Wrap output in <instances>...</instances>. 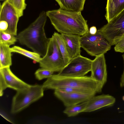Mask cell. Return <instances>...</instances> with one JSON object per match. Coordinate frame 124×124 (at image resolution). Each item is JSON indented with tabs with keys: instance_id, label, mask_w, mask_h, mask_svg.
Returning a JSON list of instances; mask_svg holds the SVG:
<instances>
[{
	"instance_id": "cell-12",
	"label": "cell",
	"mask_w": 124,
	"mask_h": 124,
	"mask_svg": "<svg viewBox=\"0 0 124 124\" xmlns=\"http://www.w3.org/2000/svg\"><path fill=\"white\" fill-rule=\"evenodd\" d=\"M91 71L90 76L104 86L107 79V65L104 54L96 56L92 60Z\"/></svg>"
},
{
	"instance_id": "cell-26",
	"label": "cell",
	"mask_w": 124,
	"mask_h": 124,
	"mask_svg": "<svg viewBox=\"0 0 124 124\" xmlns=\"http://www.w3.org/2000/svg\"><path fill=\"white\" fill-rule=\"evenodd\" d=\"M124 63V68L123 71L121 75L120 78V85L121 87H124V54L122 55Z\"/></svg>"
},
{
	"instance_id": "cell-8",
	"label": "cell",
	"mask_w": 124,
	"mask_h": 124,
	"mask_svg": "<svg viewBox=\"0 0 124 124\" xmlns=\"http://www.w3.org/2000/svg\"><path fill=\"white\" fill-rule=\"evenodd\" d=\"M19 17L14 8L7 0L0 6V31L17 35V25Z\"/></svg>"
},
{
	"instance_id": "cell-15",
	"label": "cell",
	"mask_w": 124,
	"mask_h": 124,
	"mask_svg": "<svg viewBox=\"0 0 124 124\" xmlns=\"http://www.w3.org/2000/svg\"><path fill=\"white\" fill-rule=\"evenodd\" d=\"M105 16L108 22L124 10V0H107Z\"/></svg>"
},
{
	"instance_id": "cell-9",
	"label": "cell",
	"mask_w": 124,
	"mask_h": 124,
	"mask_svg": "<svg viewBox=\"0 0 124 124\" xmlns=\"http://www.w3.org/2000/svg\"><path fill=\"white\" fill-rule=\"evenodd\" d=\"M92 60L81 55L72 59L57 74L64 77H80L91 71Z\"/></svg>"
},
{
	"instance_id": "cell-4",
	"label": "cell",
	"mask_w": 124,
	"mask_h": 124,
	"mask_svg": "<svg viewBox=\"0 0 124 124\" xmlns=\"http://www.w3.org/2000/svg\"><path fill=\"white\" fill-rule=\"evenodd\" d=\"M44 90L42 85H35L17 91L12 99L11 112L18 113L42 97Z\"/></svg>"
},
{
	"instance_id": "cell-19",
	"label": "cell",
	"mask_w": 124,
	"mask_h": 124,
	"mask_svg": "<svg viewBox=\"0 0 124 124\" xmlns=\"http://www.w3.org/2000/svg\"><path fill=\"white\" fill-rule=\"evenodd\" d=\"M87 103V101L66 107L63 112L69 117L74 116L83 112Z\"/></svg>"
},
{
	"instance_id": "cell-22",
	"label": "cell",
	"mask_w": 124,
	"mask_h": 124,
	"mask_svg": "<svg viewBox=\"0 0 124 124\" xmlns=\"http://www.w3.org/2000/svg\"><path fill=\"white\" fill-rule=\"evenodd\" d=\"M16 10L19 17L23 15L26 5L25 0H7Z\"/></svg>"
},
{
	"instance_id": "cell-10",
	"label": "cell",
	"mask_w": 124,
	"mask_h": 124,
	"mask_svg": "<svg viewBox=\"0 0 124 124\" xmlns=\"http://www.w3.org/2000/svg\"><path fill=\"white\" fill-rule=\"evenodd\" d=\"M31 85L25 82L15 75L11 71L10 67L0 69V96L3 91L9 87L17 91L29 87Z\"/></svg>"
},
{
	"instance_id": "cell-25",
	"label": "cell",
	"mask_w": 124,
	"mask_h": 124,
	"mask_svg": "<svg viewBox=\"0 0 124 124\" xmlns=\"http://www.w3.org/2000/svg\"><path fill=\"white\" fill-rule=\"evenodd\" d=\"M115 45L114 48L115 52H124V37Z\"/></svg>"
},
{
	"instance_id": "cell-21",
	"label": "cell",
	"mask_w": 124,
	"mask_h": 124,
	"mask_svg": "<svg viewBox=\"0 0 124 124\" xmlns=\"http://www.w3.org/2000/svg\"><path fill=\"white\" fill-rule=\"evenodd\" d=\"M17 40L16 37L13 34L4 31H0V42L10 46L14 44Z\"/></svg>"
},
{
	"instance_id": "cell-6",
	"label": "cell",
	"mask_w": 124,
	"mask_h": 124,
	"mask_svg": "<svg viewBox=\"0 0 124 124\" xmlns=\"http://www.w3.org/2000/svg\"><path fill=\"white\" fill-rule=\"evenodd\" d=\"M39 63L41 68L54 72H59L66 65L53 35L50 38L45 55Z\"/></svg>"
},
{
	"instance_id": "cell-16",
	"label": "cell",
	"mask_w": 124,
	"mask_h": 124,
	"mask_svg": "<svg viewBox=\"0 0 124 124\" xmlns=\"http://www.w3.org/2000/svg\"><path fill=\"white\" fill-rule=\"evenodd\" d=\"M60 8L67 11L81 12L84 9L86 0H55Z\"/></svg>"
},
{
	"instance_id": "cell-7",
	"label": "cell",
	"mask_w": 124,
	"mask_h": 124,
	"mask_svg": "<svg viewBox=\"0 0 124 124\" xmlns=\"http://www.w3.org/2000/svg\"><path fill=\"white\" fill-rule=\"evenodd\" d=\"M97 31L111 46L115 45L124 37V10Z\"/></svg>"
},
{
	"instance_id": "cell-17",
	"label": "cell",
	"mask_w": 124,
	"mask_h": 124,
	"mask_svg": "<svg viewBox=\"0 0 124 124\" xmlns=\"http://www.w3.org/2000/svg\"><path fill=\"white\" fill-rule=\"evenodd\" d=\"M9 46L0 42V69L10 67L12 64V52Z\"/></svg>"
},
{
	"instance_id": "cell-24",
	"label": "cell",
	"mask_w": 124,
	"mask_h": 124,
	"mask_svg": "<svg viewBox=\"0 0 124 124\" xmlns=\"http://www.w3.org/2000/svg\"><path fill=\"white\" fill-rule=\"evenodd\" d=\"M55 90L68 93H87L91 92L87 90L84 89L67 87H60L58 88Z\"/></svg>"
},
{
	"instance_id": "cell-14",
	"label": "cell",
	"mask_w": 124,
	"mask_h": 124,
	"mask_svg": "<svg viewBox=\"0 0 124 124\" xmlns=\"http://www.w3.org/2000/svg\"><path fill=\"white\" fill-rule=\"evenodd\" d=\"M66 44L71 60L81 55L80 36L74 34H61Z\"/></svg>"
},
{
	"instance_id": "cell-23",
	"label": "cell",
	"mask_w": 124,
	"mask_h": 124,
	"mask_svg": "<svg viewBox=\"0 0 124 124\" xmlns=\"http://www.w3.org/2000/svg\"><path fill=\"white\" fill-rule=\"evenodd\" d=\"M54 72L53 71L43 68L38 69L35 73L36 78L39 80L49 77L53 75Z\"/></svg>"
},
{
	"instance_id": "cell-11",
	"label": "cell",
	"mask_w": 124,
	"mask_h": 124,
	"mask_svg": "<svg viewBox=\"0 0 124 124\" xmlns=\"http://www.w3.org/2000/svg\"><path fill=\"white\" fill-rule=\"evenodd\" d=\"M94 92L68 93L54 90L55 95L63 103L66 107L87 101L95 95Z\"/></svg>"
},
{
	"instance_id": "cell-3",
	"label": "cell",
	"mask_w": 124,
	"mask_h": 124,
	"mask_svg": "<svg viewBox=\"0 0 124 124\" xmlns=\"http://www.w3.org/2000/svg\"><path fill=\"white\" fill-rule=\"evenodd\" d=\"M42 85L44 89L55 90L60 87H67L84 89L96 93L101 92L104 86L91 76L68 77L58 74H53L48 78Z\"/></svg>"
},
{
	"instance_id": "cell-18",
	"label": "cell",
	"mask_w": 124,
	"mask_h": 124,
	"mask_svg": "<svg viewBox=\"0 0 124 124\" xmlns=\"http://www.w3.org/2000/svg\"><path fill=\"white\" fill-rule=\"evenodd\" d=\"M53 35L62 55L65 62L67 65L71 60L67 51V48L61 33L54 32Z\"/></svg>"
},
{
	"instance_id": "cell-27",
	"label": "cell",
	"mask_w": 124,
	"mask_h": 124,
	"mask_svg": "<svg viewBox=\"0 0 124 124\" xmlns=\"http://www.w3.org/2000/svg\"><path fill=\"white\" fill-rule=\"evenodd\" d=\"M97 31L96 27L94 26L91 27L89 29V32L92 35L95 34L96 33Z\"/></svg>"
},
{
	"instance_id": "cell-28",
	"label": "cell",
	"mask_w": 124,
	"mask_h": 124,
	"mask_svg": "<svg viewBox=\"0 0 124 124\" xmlns=\"http://www.w3.org/2000/svg\"><path fill=\"white\" fill-rule=\"evenodd\" d=\"M122 100L124 101V95L122 97Z\"/></svg>"
},
{
	"instance_id": "cell-20",
	"label": "cell",
	"mask_w": 124,
	"mask_h": 124,
	"mask_svg": "<svg viewBox=\"0 0 124 124\" xmlns=\"http://www.w3.org/2000/svg\"><path fill=\"white\" fill-rule=\"evenodd\" d=\"M11 50L12 52L20 54L37 62H39L42 58L41 56L38 54L28 51L18 46H14L11 48Z\"/></svg>"
},
{
	"instance_id": "cell-2",
	"label": "cell",
	"mask_w": 124,
	"mask_h": 124,
	"mask_svg": "<svg viewBox=\"0 0 124 124\" xmlns=\"http://www.w3.org/2000/svg\"><path fill=\"white\" fill-rule=\"evenodd\" d=\"M47 16L46 12L42 11L35 21L16 37L21 44L42 57L46 53L50 39L46 37L44 29Z\"/></svg>"
},
{
	"instance_id": "cell-29",
	"label": "cell",
	"mask_w": 124,
	"mask_h": 124,
	"mask_svg": "<svg viewBox=\"0 0 124 124\" xmlns=\"http://www.w3.org/2000/svg\"></svg>"
},
{
	"instance_id": "cell-13",
	"label": "cell",
	"mask_w": 124,
	"mask_h": 124,
	"mask_svg": "<svg viewBox=\"0 0 124 124\" xmlns=\"http://www.w3.org/2000/svg\"><path fill=\"white\" fill-rule=\"evenodd\" d=\"M116 101L115 98L108 94L95 95L87 101V105L83 112H91L103 107H111Z\"/></svg>"
},
{
	"instance_id": "cell-5",
	"label": "cell",
	"mask_w": 124,
	"mask_h": 124,
	"mask_svg": "<svg viewBox=\"0 0 124 124\" xmlns=\"http://www.w3.org/2000/svg\"><path fill=\"white\" fill-rule=\"evenodd\" d=\"M80 42L81 48L93 56L104 54L110 49L111 46L103 35L97 31L95 34H91L89 32L81 36Z\"/></svg>"
},
{
	"instance_id": "cell-1",
	"label": "cell",
	"mask_w": 124,
	"mask_h": 124,
	"mask_svg": "<svg viewBox=\"0 0 124 124\" xmlns=\"http://www.w3.org/2000/svg\"><path fill=\"white\" fill-rule=\"evenodd\" d=\"M55 29L60 33L74 34L82 36L89 32L87 21L81 12L58 9L46 12Z\"/></svg>"
}]
</instances>
